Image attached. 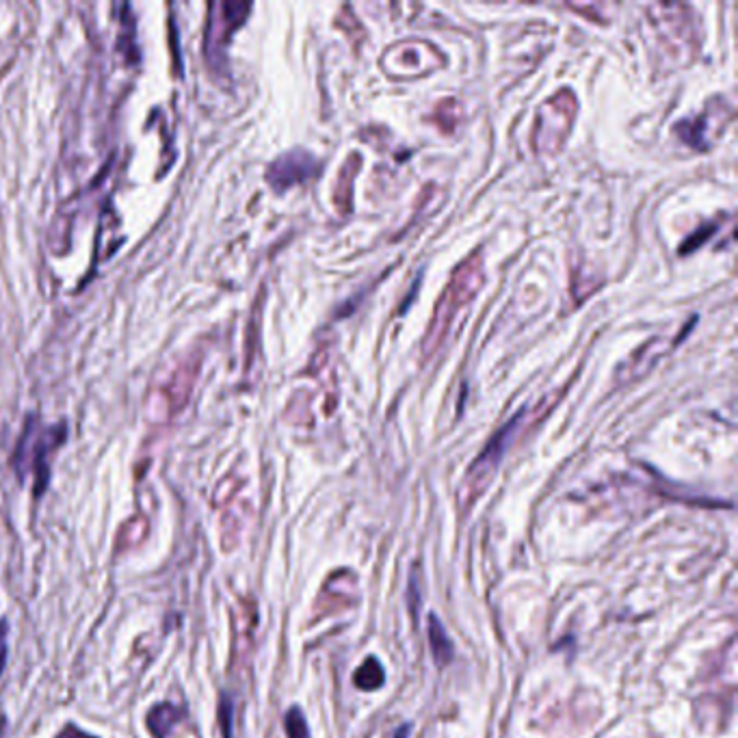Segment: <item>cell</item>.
I'll return each mask as SVG.
<instances>
[{
    "label": "cell",
    "mask_w": 738,
    "mask_h": 738,
    "mask_svg": "<svg viewBox=\"0 0 738 738\" xmlns=\"http://www.w3.org/2000/svg\"><path fill=\"white\" fill-rule=\"evenodd\" d=\"M56 738H96V736L87 734V732H82L81 727H76V725L70 724V725L63 727L59 734H56Z\"/></svg>",
    "instance_id": "cell-9"
},
{
    "label": "cell",
    "mask_w": 738,
    "mask_h": 738,
    "mask_svg": "<svg viewBox=\"0 0 738 738\" xmlns=\"http://www.w3.org/2000/svg\"><path fill=\"white\" fill-rule=\"evenodd\" d=\"M479 286L481 258H470L464 266H459L457 273L453 275L451 284L447 288V292H444L442 301H439L436 318H433L431 323V332H429V340L425 343V347L429 344V353L438 349L439 340L448 332V326H451L455 312L459 310V306H465V303L473 300L474 292L479 291Z\"/></svg>",
    "instance_id": "cell-2"
},
{
    "label": "cell",
    "mask_w": 738,
    "mask_h": 738,
    "mask_svg": "<svg viewBox=\"0 0 738 738\" xmlns=\"http://www.w3.org/2000/svg\"><path fill=\"white\" fill-rule=\"evenodd\" d=\"M410 730L412 727L410 725H401L399 730H396V734H395V738H410Z\"/></svg>",
    "instance_id": "cell-11"
},
{
    "label": "cell",
    "mask_w": 738,
    "mask_h": 738,
    "mask_svg": "<svg viewBox=\"0 0 738 738\" xmlns=\"http://www.w3.org/2000/svg\"><path fill=\"white\" fill-rule=\"evenodd\" d=\"M410 589H412V594H410V598H407V602L412 600V615L416 617V613H418V602H421V598H418V580L416 578H412L410 580Z\"/></svg>",
    "instance_id": "cell-10"
},
{
    "label": "cell",
    "mask_w": 738,
    "mask_h": 738,
    "mask_svg": "<svg viewBox=\"0 0 738 738\" xmlns=\"http://www.w3.org/2000/svg\"><path fill=\"white\" fill-rule=\"evenodd\" d=\"M63 439H65V427H44L35 421L26 425L22 438H20L13 455V465L20 476H26V473L35 474V491L38 494H41L46 483H48L50 455L55 453V448Z\"/></svg>",
    "instance_id": "cell-1"
},
{
    "label": "cell",
    "mask_w": 738,
    "mask_h": 738,
    "mask_svg": "<svg viewBox=\"0 0 738 738\" xmlns=\"http://www.w3.org/2000/svg\"><path fill=\"white\" fill-rule=\"evenodd\" d=\"M384 680H386V673L377 658H366V661L362 663V667H360L353 676L355 687L362 690L379 689L381 684H384Z\"/></svg>",
    "instance_id": "cell-6"
},
{
    "label": "cell",
    "mask_w": 738,
    "mask_h": 738,
    "mask_svg": "<svg viewBox=\"0 0 738 738\" xmlns=\"http://www.w3.org/2000/svg\"><path fill=\"white\" fill-rule=\"evenodd\" d=\"M429 646H431V654L438 664L451 663L453 658V643L448 638L444 624L438 620V615H429Z\"/></svg>",
    "instance_id": "cell-4"
},
{
    "label": "cell",
    "mask_w": 738,
    "mask_h": 738,
    "mask_svg": "<svg viewBox=\"0 0 738 738\" xmlns=\"http://www.w3.org/2000/svg\"><path fill=\"white\" fill-rule=\"evenodd\" d=\"M284 727L288 738H310V730H308L306 716L300 708H291L284 716Z\"/></svg>",
    "instance_id": "cell-8"
},
{
    "label": "cell",
    "mask_w": 738,
    "mask_h": 738,
    "mask_svg": "<svg viewBox=\"0 0 738 738\" xmlns=\"http://www.w3.org/2000/svg\"><path fill=\"white\" fill-rule=\"evenodd\" d=\"M145 535H148V520L137 516V517H133L128 525L122 526V533H119V537H117V546H124V548L139 546V543L145 539Z\"/></svg>",
    "instance_id": "cell-7"
},
{
    "label": "cell",
    "mask_w": 738,
    "mask_h": 738,
    "mask_svg": "<svg viewBox=\"0 0 738 738\" xmlns=\"http://www.w3.org/2000/svg\"><path fill=\"white\" fill-rule=\"evenodd\" d=\"M314 169L317 163L308 154H286L269 167V182H273L275 187L295 185L303 178L312 176Z\"/></svg>",
    "instance_id": "cell-3"
},
{
    "label": "cell",
    "mask_w": 738,
    "mask_h": 738,
    "mask_svg": "<svg viewBox=\"0 0 738 738\" xmlns=\"http://www.w3.org/2000/svg\"><path fill=\"white\" fill-rule=\"evenodd\" d=\"M178 721V708L171 704L154 706L148 715V727L156 738H165L167 732L176 725Z\"/></svg>",
    "instance_id": "cell-5"
}]
</instances>
